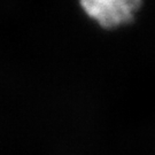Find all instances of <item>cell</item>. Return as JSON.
<instances>
[{"mask_svg": "<svg viewBox=\"0 0 155 155\" xmlns=\"http://www.w3.org/2000/svg\"><path fill=\"white\" fill-rule=\"evenodd\" d=\"M79 4L102 28L114 29L132 22L141 0H79Z\"/></svg>", "mask_w": 155, "mask_h": 155, "instance_id": "6da1fadb", "label": "cell"}]
</instances>
